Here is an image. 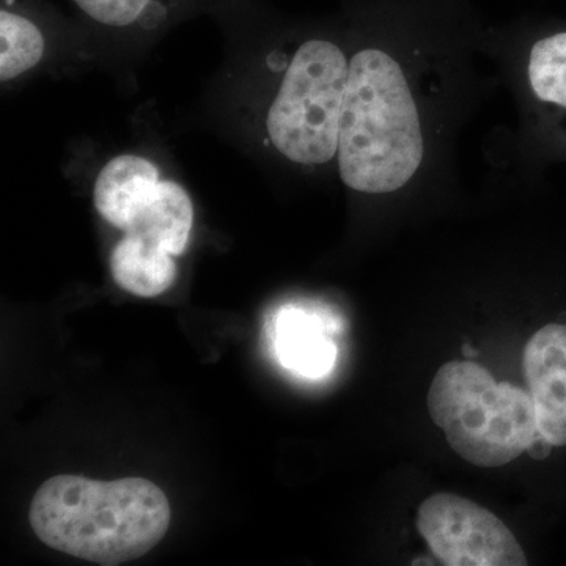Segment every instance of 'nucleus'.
Instances as JSON below:
<instances>
[{"mask_svg":"<svg viewBox=\"0 0 566 566\" xmlns=\"http://www.w3.org/2000/svg\"><path fill=\"white\" fill-rule=\"evenodd\" d=\"M475 52L389 36L349 52L335 163L349 191L387 200L449 180L453 142L479 95Z\"/></svg>","mask_w":566,"mask_h":566,"instance_id":"obj_1","label":"nucleus"},{"mask_svg":"<svg viewBox=\"0 0 566 566\" xmlns=\"http://www.w3.org/2000/svg\"><path fill=\"white\" fill-rule=\"evenodd\" d=\"M170 520L169 499L145 479L52 476L33 495L29 510L33 532L44 545L103 566L150 553L166 536Z\"/></svg>","mask_w":566,"mask_h":566,"instance_id":"obj_2","label":"nucleus"},{"mask_svg":"<svg viewBox=\"0 0 566 566\" xmlns=\"http://www.w3.org/2000/svg\"><path fill=\"white\" fill-rule=\"evenodd\" d=\"M349 51L337 41L311 36L283 63L264 117V133L286 163L318 169L337 163Z\"/></svg>","mask_w":566,"mask_h":566,"instance_id":"obj_3","label":"nucleus"},{"mask_svg":"<svg viewBox=\"0 0 566 566\" xmlns=\"http://www.w3.org/2000/svg\"><path fill=\"white\" fill-rule=\"evenodd\" d=\"M428 411L458 455L479 468L512 463L538 433L531 392L495 381L471 360L439 368L428 392Z\"/></svg>","mask_w":566,"mask_h":566,"instance_id":"obj_4","label":"nucleus"},{"mask_svg":"<svg viewBox=\"0 0 566 566\" xmlns=\"http://www.w3.org/2000/svg\"><path fill=\"white\" fill-rule=\"evenodd\" d=\"M417 528L449 566H524L523 547L490 510L461 495L438 493L420 505Z\"/></svg>","mask_w":566,"mask_h":566,"instance_id":"obj_5","label":"nucleus"},{"mask_svg":"<svg viewBox=\"0 0 566 566\" xmlns=\"http://www.w3.org/2000/svg\"><path fill=\"white\" fill-rule=\"evenodd\" d=\"M524 374L535 405L536 430L566 446V326L547 324L524 349Z\"/></svg>","mask_w":566,"mask_h":566,"instance_id":"obj_6","label":"nucleus"},{"mask_svg":"<svg viewBox=\"0 0 566 566\" xmlns=\"http://www.w3.org/2000/svg\"><path fill=\"white\" fill-rule=\"evenodd\" d=\"M485 52L536 104L566 111V31L539 36L526 51Z\"/></svg>","mask_w":566,"mask_h":566,"instance_id":"obj_7","label":"nucleus"},{"mask_svg":"<svg viewBox=\"0 0 566 566\" xmlns=\"http://www.w3.org/2000/svg\"><path fill=\"white\" fill-rule=\"evenodd\" d=\"M158 167L137 155H122L103 167L93 188V203L99 216L125 232L159 185Z\"/></svg>","mask_w":566,"mask_h":566,"instance_id":"obj_8","label":"nucleus"},{"mask_svg":"<svg viewBox=\"0 0 566 566\" xmlns=\"http://www.w3.org/2000/svg\"><path fill=\"white\" fill-rule=\"evenodd\" d=\"M192 223L193 207L189 193L177 182L159 181L158 189L134 216L125 234L178 256L188 248Z\"/></svg>","mask_w":566,"mask_h":566,"instance_id":"obj_9","label":"nucleus"},{"mask_svg":"<svg viewBox=\"0 0 566 566\" xmlns=\"http://www.w3.org/2000/svg\"><path fill=\"white\" fill-rule=\"evenodd\" d=\"M275 349L286 368L307 378L329 374L337 356L318 319L292 307L282 312L275 324Z\"/></svg>","mask_w":566,"mask_h":566,"instance_id":"obj_10","label":"nucleus"},{"mask_svg":"<svg viewBox=\"0 0 566 566\" xmlns=\"http://www.w3.org/2000/svg\"><path fill=\"white\" fill-rule=\"evenodd\" d=\"M111 271L120 289L139 297L159 296L177 277L172 253L132 234H125L112 251Z\"/></svg>","mask_w":566,"mask_h":566,"instance_id":"obj_11","label":"nucleus"},{"mask_svg":"<svg viewBox=\"0 0 566 566\" xmlns=\"http://www.w3.org/2000/svg\"><path fill=\"white\" fill-rule=\"evenodd\" d=\"M96 24L109 29H156L205 0H71Z\"/></svg>","mask_w":566,"mask_h":566,"instance_id":"obj_12","label":"nucleus"},{"mask_svg":"<svg viewBox=\"0 0 566 566\" xmlns=\"http://www.w3.org/2000/svg\"><path fill=\"white\" fill-rule=\"evenodd\" d=\"M0 10V80L21 76L39 65L46 50L43 32L28 14L14 9L10 0Z\"/></svg>","mask_w":566,"mask_h":566,"instance_id":"obj_13","label":"nucleus"},{"mask_svg":"<svg viewBox=\"0 0 566 566\" xmlns=\"http://www.w3.org/2000/svg\"><path fill=\"white\" fill-rule=\"evenodd\" d=\"M553 444H551L547 439L543 438L542 434L536 433L534 441L528 444L526 452L535 460H545L547 455H549L551 450H553Z\"/></svg>","mask_w":566,"mask_h":566,"instance_id":"obj_14","label":"nucleus"},{"mask_svg":"<svg viewBox=\"0 0 566 566\" xmlns=\"http://www.w3.org/2000/svg\"><path fill=\"white\" fill-rule=\"evenodd\" d=\"M463 354H464V357H475L476 354H479V353H476L475 349L469 348V345H464Z\"/></svg>","mask_w":566,"mask_h":566,"instance_id":"obj_15","label":"nucleus"}]
</instances>
